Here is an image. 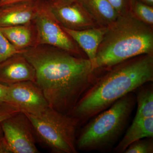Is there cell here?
<instances>
[{"label": "cell", "mask_w": 153, "mask_h": 153, "mask_svg": "<svg viewBox=\"0 0 153 153\" xmlns=\"http://www.w3.org/2000/svg\"><path fill=\"white\" fill-rule=\"evenodd\" d=\"M4 134L2 129L1 127V124H0V140L2 139L4 137Z\"/></svg>", "instance_id": "obj_26"}, {"label": "cell", "mask_w": 153, "mask_h": 153, "mask_svg": "<svg viewBox=\"0 0 153 153\" xmlns=\"http://www.w3.org/2000/svg\"><path fill=\"white\" fill-rule=\"evenodd\" d=\"M36 38L33 47L47 45L56 47L77 56L87 58L82 49L55 19L49 6V1L41 0L33 20Z\"/></svg>", "instance_id": "obj_6"}, {"label": "cell", "mask_w": 153, "mask_h": 153, "mask_svg": "<svg viewBox=\"0 0 153 153\" xmlns=\"http://www.w3.org/2000/svg\"><path fill=\"white\" fill-rule=\"evenodd\" d=\"M143 54H153V27L137 19L130 11L119 16L99 46L93 70L110 67Z\"/></svg>", "instance_id": "obj_3"}, {"label": "cell", "mask_w": 153, "mask_h": 153, "mask_svg": "<svg viewBox=\"0 0 153 153\" xmlns=\"http://www.w3.org/2000/svg\"><path fill=\"white\" fill-rule=\"evenodd\" d=\"M119 16L128 13L130 10L131 0H108Z\"/></svg>", "instance_id": "obj_20"}, {"label": "cell", "mask_w": 153, "mask_h": 153, "mask_svg": "<svg viewBox=\"0 0 153 153\" xmlns=\"http://www.w3.org/2000/svg\"><path fill=\"white\" fill-rule=\"evenodd\" d=\"M36 82V71L22 54L9 57L0 64V82L10 85L24 81Z\"/></svg>", "instance_id": "obj_10"}, {"label": "cell", "mask_w": 153, "mask_h": 153, "mask_svg": "<svg viewBox=\"0 0 153 153\" xmlns=\"http://www.w3.org/2000/svg\"><path fill=\"white\" fill-rule=\"evenodd\" d=\"M130 11L137 19L153 27V6L131 0Z\"/></svg>", "instance_id": "obj_17"}, {"label": "cell", "mask_w": 153, "mask_h": 153, "mask_svg": "<svg viewBox=\"0 0 153 153\" xmlns=\"http://www.w3.org/2000/svg\"><path fill=\"white\" fill-rule=\"evenodd\" d=\"M23 55L35 68L36 82L49 106L69 115L93 83L97 71L88 58L47 45L30 47Z\"/></svg>", "instance_id": "obj_1"}, {"label": "cell", "mask_w": 153, "mask_h": 153, "mask_svg": "<svg viewBox=\"0 0 153 153\" xmlns=\"http://www.w3.org/2000/svg\"><path fill=\"white\" fill-rule=\"evenodd\" d=\"M33 125L37 141L54 153H76L78 121L49 106L37 114L25 113Z\"/></svg>", "instance_id": "obj_5"}, {"label": "cell", "mask_w": 153, "mask_h": 153, "mask_svg": "<svg viewBox=\"0 0 153 153\" xmlns=\"http://www.w3.org/2000/svg\"><path fill=\"white\" fill-rule=\"evenodd\" d=\"M0 153H12L8 143L4 137L0 140Z\"/></svg>", "instance_id": "obj_22"}, {"label": "cell", "mask_w": 153, "mask_h": 153, "mask_svg": "<svg viewBox=\"0 0 153 153\" xmlns=\"http://www.w3.org/2000/svg\"><path fill=\"white\" fill-rule=\"evenodd\" d=\"M62 28L82 49L90 60L93 67L97 49L107 31L108 27H98L81 30Z\"/></svg>", "instance_id": "obj_12"}, {"label": "cell", "mask_w": 153, "mask_h": 153, "mask_svg": "<svg viewBox=\"0 0 153 153\" xmlns=\"http://www.w3.org/2000/svg\"><path fill=\"white\" fill-rule=\"evenodd\" d=\"M136 104L135 94L131 92L91 119L78 131L77 151L111 152L125 130Z\"/></svg>", "instance_id": "obj_4"}, {"label": "cell", "mask_w": 153, "mask_h": 153, "mask_svg": "<svg viewBox=\"0 0 153 153\" xmlns=\"http://www.w3.org/2000/svg\"><path fill=\"white\" fill-rule=\"evenodd\" d=\"M153 137L145 138L134 142L126 149L124 153H153Z\"/></svg>", "instance_id": "obj_18"}, {"label": "cell", "mask_w": 153, "mask_h": 153, "mask_svg": "<svg viewBox=\"0 0 153 153\" xmlns=\"http://www.w3.org/2000/svg\"><path fill=\"white\" fill-rule=\"evenodd\" d=\"M137 104V110L134 118L153 117V82L145 83L133 91Z\"/></svg>", "instance_id": "obj_16"}, {"label": "cell", "mask_w": 153, "mask_h": 153, "mask_svg": "<svg viewBox=\"0 0 153 153\" xmlns=\"http://www.w3.org/2000/svg\"><path fill=\"white\" fill-rule=\"evenodd\" d=\"M41 0H33L0 7V28L32 23Z\"/></svg>", "instance_id": "obj_11"}, {"label": "cell", "mask_w": 153, "mask_h": 153, "mask_svg": "<svg viewBox=\"0 0 153 153\" xmlns=\"http://www.w3.org/2000/svg\"><path fill=\"white\" fill-rule=\"evenodd\" d=\"M101 27H108L119 16L108 0H76Z\"/></svg>", "instance_id": "obj_14"}, {"label": "cell", "mask_w": 153, "mask_h": 153, "mask_svg": "<svg viewBox=\"0 0 153 153\" xmlns=\"http://www.w3.org/2000/svg\"><path fill=\"white\" fill-rule=\"evenodd\" d=\"M20 111L16 107L7 102L0 104V124L3 121Z\"/></svg>", "instance_id": "obj_21"}, {"label": "cell", "mask_w": 153, "mask_h": 153, "mask_svg": "<svg viewBox=\"0 0 153 153\" xmlns=\"http://www.w3.org/2000/svg\"><path fill=\"white\" fill-rule=\"evenodd\" d=\"M50 8L63 27L81 30L101 27L77 1H49Z\"/></svg>", "instance_id": "obj_9"}, {"label": "cell", "mask_w": 153, "mask_h": 153, "mask_svg": "<svg viewBox=\"0 0 153 153\" xmlns=\"http://www.w3.org/2000/svg\"><path fill=\"white\" fill-rule=\"evenodd\" d=\"M24 50L14 47L0 30V64L13 55L22 54Z\"/></svg>", "instance_id": "obj_19"}, {"label": "cell", "mask_w": 153, "mask_h": 153, "mask_svg": "<svg viewBox=\"0 0 153 153\" xmlns=\"http://www.w3.org/2000/svg\"><path fill=\"white\" fill-rule=\"evenodd\" d=\"M95 79L69 115L80 126L119 99L153 81V54L132 57L110 67L97 68Z\"/></svg>", "instance_id": "obj_2"}, {"label": "cell", "mask_w": 153, "mask_h": 153, "mask_svg": "<svg viewBox=\"0 0 153 153\" xmlns=\"http://www.w3.org/2000/svg\"><path fill=\"white\" fill-rule=\"evenodd\" d=\"M149 5L153 6V0H138Z\"/></svg>", "instance_id": "obj_25"}, {"label": "cell", "mask_w": 153, "mask_h": 153, "mask_svg": "<svg viewBox=\"0 0 153 153\" xmlns=\"http://www.w3.org/2000/svg\"><path fill=\"white\" fill-rule=\"evenodd\" d=\"M8 85L0 82V104L5 102Z\"/></svg>", "instance_id": "obj_23"}, {"label": "cell", "mask_w": 153, "mask_h": 153, "mask_svg": "<svg viewBox=\"0 0 153 153\" xmlns=\"http://www.w3.org/2000/svg\"><path fill=\"white\" fill-rule=\"evenodd\" d=\"M53 1H74L76 0H53Z\"/></svg>", "instance_id": "obj_27"}, {"label": "cell", "mask_w": 153, "mask_h": 153, "mask_svg": "<svg viewBox=\"0 0 153 153\" xmlns=\"http://www.w3.org/2000/svg\"><path fill=\"white\" fill-rule=\"evenodd\" d=\"M147 137H153V117L134 118L123 137L114 149V152L124 153L134 142Z\"/></svg>", "instance_id": "obj_13"}, {"label": "cell", "mask_w": 153, "mask_h": 153, "mask_svg": "<svg viewBox=\"0 0 153 153\" xmlns=\"http://www.w3.org/2000/svg\"><path fill=\"white\" fill-rule=\"evenodd\" d=\"M1 125L12 153H39L33 125L25 113H16Z\"/></svg>", "instance_id": "obj_7"}, {"label": "cell", "mask_w": 153, "mask_h": 153, "mask_svg": "<svg viewBox=\"0 0 153 153\" xmlns=\"http://www.w3.org/2000/svg\"><path fill=\"white\" fill-rule=\"evenodd\" d=\"M32 23L0 28L1 33L14 47L19 50L34 46L36 33Z\"/></svg>", "instance_id": "obj_15"}, {"label": "cell", "mask_w": 153, "mask_h": 153, "mask_svg": "<svg viewBox=\"0 0 153 153\" xmlns=\"http://www.w3.org/2000/svg\"><path fill=\"white\" fill-rule=\"evenodd\" d=\"M33 1V0H0V7L7 5L13 3L26 1ZM48 1H52L53 0H47Z\"/></svg>", "instance_id": "obj_24"}, {"label": "cell", "mask_w": 153, "mask_h": 153, "mask_svg": "<svg viewBox=\"0 0 153 153\" xmlns=\"http://www.w3.org/2000/svg\"><path fill=\"white\" fill-rule=\"evenodd\" d=\"M5 102L20 112L37 114L49 107L43 91L36 82L27 81L8 85Z\"/></svg>", "instance_id": "obj_8"}]
</instances>
